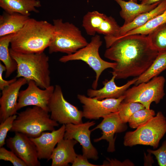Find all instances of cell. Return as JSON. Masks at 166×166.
<instances>
[{
  "label": "cell",
  "mask_w": 166,
  "mask_h": 166,
  "mask_svg": "<svg viewBox=\"0 0 166 166\" xmlns=\"http://www.w3.org/2000/svg\"><path fill=\"white\" fill-rule=\"evenodd\" d=\"M48 108L51 118L59 124L66 125L82 123V111L65 99L59 85L54 87Z\"/></svg>",
  "instance_id": "9"
},
{
  "label": "cell",
  "mask_w": 166,
  "mask_h": 166,
  "mask_svg": "<svg viewBox=\"0 0 166 166\" xmlns=\"http://www.w3.org/2000/svg\"><path fill=\"white\" fill-rule=\"evenodd\" d=\"M165 82L163 76H157L147 82L128 88L124 94L125 97L122 102L139 103L145 108L150 109L152 102L157 104L164 96Z\"/></svg>",
  "instance_id": "8"
},
{
  "label": "cell",
  "mask_w": 166,
  "mask_h": 166,
  "mask_svg": "<svg viewBox=\"0 0 166 166\" xmlns=\"http://www.w3.org/2000/svg\"><path fill=\"white\" fill-rule=\"evenodd\" d=\"M121 7V17L124 20L123 25L132 22L140 15L149 11L155 8L161 1L150 5L138 4L132 0L126 1L124 0H114Z\"/></svg>",
  "instance_id": "19"
},
{
  "label": "cell",
  "mask_w": 166,
  "mask_h": 166,
  "mask_svg": "<svg viewBox=\"0 0 166 166\" xmlns=\"http://www.w3.org/2000/svg\"><path fill=\"white\" fill-rule=\"evenodd\" d=\"M166 10V0L161 1L154 9L137 17L132 22L121 26L117 38L121 37L132 30L140 27Z\"/></svg>",
  "instance_id": "22"
},
{
  "label": "cell",
  "mask_w": 166,
  "mask_h": 166,
  "mask_svg": "<svg viewBox=\"0 0 166 166\" xmlns=\"http://www.w3.org/2000/svg\"><path fill=\"white\" fill-rule=\"evenodd\" d=\"M75 140L63 139L57 144L51 154V166H67L72 164L77 154L74 149V146L77 143Z\"/></svg>",
  "instance_id": "18"
},
{
  "label": "cell",
  "mask_w": 166,
  "mask_h": 166,
  "mask_svg": "<svg viewBox=\"0 0 166 166\" xmlns=\"http://www.w3.org/2000/svg\"><path fill=\"white\" fill-rule=\"evenodd\" d=\"M49 113L37 106L28 108L17 113L10 131L35 138L45 131H53L59 124L51 118Z\"/></svg>",
  "instance_id": "4"
},
{
  "label": "cell",
  "mask_w": 166,
  "mask_h": 166,
  "mask_svg": "<svg viewBox=\"0 0 166 166\" xmlns=\"http://www.w3.org/2000/svg\"><path fill=\"white\" fill-rule=\"evenodd\" d=\"M120 27L114 18L107 16L97 33L103 34L105 37L116 38L117 36Z\"/></svg>",
  "instance_id": "29"
},
{
  "label": "cell",
  "mask_w": 166,
  "mask_h": 166,
  "mask_svg": "<svg viewBox=\"0 0 166 166\" xmlns=\"http://www.w3.org/2000/svg\"><path fill=\"white\" fill-rule=\"evenodd\" d=\"M54 32L53 24L46 21L30 18L14 34L10 42V48L22 53L43 52L49 46Z\"/></svg>",
  "instance_id": "2"
},
{
  "label": "cell",
  "mask_w": 166,
  "mask_h": 166,
  "mask_svg": "<svg viewBox=\"0 0 166 166\" xmlns=\"http://www.w3.org/2000/svg\"><path fill=\"white\" fill-rule=\"evenodd\" d=\"M10 53L17 65L16 77L34 81L41 89L51 85L49 57L44 52L22 53L10 49Z\"/></svg>",
  "instance_id": "3"
},
{
  "label": "cell",
  "mask_w": 166,
  "mask_h": 166,
  "mask_svg": "<svg viewBox=\"0 0 166 166\" xmlns=\"http://www.w3.org/2000/svg\"><path fill=\"white\" fill-rule=\"evenodd\" d=\"M97 129L102 131V135L100 137L94 139V141L96 142L102 140H106L109 142L107 151L113 152L115 150V134L125 131L126 126L125 124L123 123L118 112H117L104 117L102 121L91 131Z\"/></svg>",
  "instance_id": "15"
},
{
  "label": "cell",
  "mask_w": 166,
  "mask_h": 166,
  "mask_svg": "<svg viewBox=\"0 0 166 166\" xmlns=\"http://www.w3.org/2000/svg\"><path fill=\"white\" fill-rule=\"evenodd\" d=\"M88 158L82 155H77L74 161L72 164V166H98L92 164L88 160Z\"/></svg>",
  "instance_id": "34"
},
{
  "label": "cell",
  "mask_w": 166,
  "mask_h": 166,
  "mask_svg": "<svg viewBox=\"0 0 166 166\" xmlns=\"http://www.w3.org/2000/svg\"><path fill=\"white\" fill-rule=\"evenodd\" d=\"M163 0H143L141 1V3L149 5Z\"/></svg>",
  "instance_id": "37"
},
{
  "label": "cell",
  "mask_w": 166,
  "mask_h": 166,
  "mask_svg": "<svg viewBox=\"0 0 166 166\" xmlns=\"http://www.w3.org/2000/svg\"><path fill=\"white\" fill-rule=\"evenodd\" d=\"M25 90L20 91L18 101V110L28 106H37L49 112V104L53 93L54 87L51 85L42 89L33 81H28Z\"/></svg>",
  "instance_id": "11"
},
{
  "label": "cell",
  "mask_w": 166,
  "mask_h": 166,
  "mask_svg": "<svg viewBox=\"0 0 166 166\" xmlns=\"http://www.w3.org/2000/svg\"><path fill=\"white\" fill-rule=\"evenodd\" d=\"M17 117L16 114L11 116L4 121L1 122L0 124V147H3L6 143V139L7 133L10 131L12 127L14 121Z\"/></svg>",
  "instance_id": "32"
},
{
  "label": "cell",
  "mask_w": 166,
  "mask_h": 166,
  "mask_svg": "<svg viewBox=\"0 0 166 166\" xmlns=\"http://www.w3.org/2000/svg\"><path fill=\"white\" fill-rule=\"evenodd\" d=\"M15 34H12L0 37V60L6 68L5 77L7 78L17 69L16 61L10 53L9 46Z\"/></svg>",
  "instance_id": "23"
},
{
  "label": "cell",
  "mask_w": 166,
  "mask_h": 166,
  "mask_svg": "<svg viewBox=\"0 0 166 166\" xmlns=\"http://www.w3.org/2000/svg\"><path fill=\"white\" fill-rule=\"evenodd\" d=\"M124 95L117 98H106L100 100L94 98L78 94L77 98L83 105V117L97 120L113 113L118 112Z\"/></svg>",
  "instance_id": "10"
},
{
  "label": "cell",
  "mask_w": 166,
  "mask_h": 166,
  "mask_svg": "<svg viewBox=\"0 0 166 166\" xmlns=\"http://www.w3.org/2000/svg\"><path fill=\"white\" fill-rule=\"evenodd\" d=\"M102 43L100 36L95 35L86 45L74 53L63 56L59 59V61L63 63L81 60L88 64L96 74L95 79L92 85L94 89H96L97 87L98 80L102 72L108 68L113 69L117 65L115 62L107 61L101 57L99 50Z\"/></svg>",
  "instance_id": "7"
},
{
  "label": "cell",
  "mask_w": 166,
  "mask_h": 166,
  "mask_svg": "<svg viewBox=\"0 0 166 166\" xmlns=\"http://www.w3.org/2000/svg\"><path fill=\"white\" fill-rule=\"evenodd\" d=\"M147 151L155 156L160 166H166V140L163 142L162 145L157 149L153 150L148 149Z\"/></svg>",
  "instance_id": "33"
},
{
  "label": "cell",
  "mask_w": 166,
  "mask_h": 166,
  "mask_svg": "<svg viewBox=\"0 0 166 166\" xmlns=\"http://www.w3.org/2000/svg\"><path fill=\"white\" fill-rule=\"evenodd\" d=\"M166 133V118L160 111L146 123L134 131L127 132L124 144L132 147L140 144L157 148L160 141Z\"/></svg>",
  "instance_id": "6"
},
{
  "label": "cell",
  "mask_w": 166,
  "mask_h": 166,
  "mask_svg": "<svg viewBox=\"0 0 166 166\" xmlns=\"http://www.w3.org/2000/svg\"><path fill=\"white\" fill-rule=\"evenodd\" d=\"M104 39L107 48L104 56L116 63L111 72L116 79L138 77L149 68L159 53L151 44L147 35L104 37Z\"/></svg>",
  "instance_id": "1"
},
{
  "label": "cell",
  "mask_w": 166,
  "mask_h": 166,
  "mask_svg": "<svg viewBox=\"0 0 166 166\" xmlns=\"http://www.w3.org/2000/svg\"><path fill=\"white\" fill-rule=\"evenodd\" d=\"M166 69V51L159 52L153 62L143 74L137 77L135 83L137 85L148 81L153 78L158 76Z\"/></svg>",
  "instance_id": "24"
},
{
  "label": "cell",
  "mask_w": 166,
  "mask_h": 166,
  "mask_svg": "<svg viewBox=\"0 0 166 166\" xmlns=\"http://www.w3.org/2000/svg\"><path fill=\"white\" fill-rule=\"evenodd\" d=\"M156 115L154 111L144 108L140 109L130 117L128 122L131 128H136L144 124Z\"/></svg>",
  "instance_id": "28"
},
{
  "label": "cell",
  "mask_w": 166,
  "mask_h": 166,
  "mask_svg": "<svg viewBox=\"0 0 166 166\" xmlns=\"http://www.w3.org/2000/svg\"><path fill=\"white\" fill-rule=\"evenodd\" d=\"M111 79L103 82L104 86L97 90L89 89L87 91V94L89 97L94 98L98 100L106 98H117L124 95L125 91L130 86L135 84L137 77L128 81L125 84L120 86H117L115 82L116 76L113 75Z\"/></svg>",
  "instance_id": "17"
},
{
  "label": "cell",
  "mask_w": 166,
  "mask_h": 166,
  "mask_svg": "<svg viewBox=\"0 0 166 166\" xmlns=\"http://www.w3.org/2000/svg\"><path fill=\"white\" fill-rule=\"evenodd\" d=\"M144 108L142 104L139 103L122 102L120 105L118 112L123 123L126 124L135 112Z\"/></svg>",
  "instance_id": "30"
},
{
  "label": "cell",
  "mask_w": 166,
  "mask_h": 166,
  "mask_svg": "<svg viewBox=\"0 0 166 166\" xmlns=\"http://www.w3.org/2000/svg\"><path fill=\"white\" fill-rule=\"evenodd\" d=\"M53 37L49 53L61 52L69 55L75 53L88 44L81 31L73 23L64 22L61 19H54Z\"/></svg>",
  "instance_id": "5"
},
{
  "label": "cell",
  "mask_w": 166,
  "mask_h": 166,
  "mask_svg": "<svg viewBox=\"0 0 166 166\" xmlns=\"http://www.w3.org/2000/svg\"><path fill=\"white\" fill-rule=\"evenodd\" d=\"M6 68L4 65H3L0 63V89L2 90L5 87L11 84L17 80V78L15 77L7 81L4 80L3 78L2 74L4 71H6Z\"/></svg>",
  "instance_id": "35"
},
{
  "label": "cell",
  "mask_w": 166,
  "mask_h": 166,
  "mask_svg": "<svg viewBox=\"0 0 166 166\" xmlns=\"http://www.w3.org/2000/svg\"><path fill=\"white\" fill-rule=\"evenodd\" d=\"M30 18L29 16L4 11L0 16V37L15 34L19 31Z\"/></svg>",
  "instance_id": "20"
},
{
  "label": "cell",
  "mask_w": 166,
  "mask_h": 166,
  "mask_svg": "<svg viewBox=\"0 0 166 166\" xmlns=\"http://www.w3.org/2000/svg\"><path fill=\"white\" fill-rule=\"evenodd\" d=\"M6 140L7 146L27 166H40L36 147L30 137L19 132Z\"/></svg>",
  "instance_id": "13"
},
{
  "label": "cell",
  "mask_w": 166,
  "mask_h": 166,
  "mask_svg": "<svg viewBox=\"0 0 166 166\" xmlns=\"http://www.w3.org/2000/svg\"><path fill=\"white\" fill-rule=\"evenodd\" d=\"M95 124L94 121H91L66 124L64 138L76 140L82 146L83 155L88 159L97 160L99 158L98 152L91 142L90 134L92 131L89 129Z\"/></svg>",
  "instance_id": "12"
},
{
  "label": "cell",
  "mask_w": 166,
  "mask_h": 166,
  "mask_svg": "<svg viewBox=\"0 0 166 166\" xmlns=\"http://www.w3.org/2000/svg\"><path fill=\"white\" fill-rule=\"evenodd\" d=\"M165 23L166 10L163 13L152 19L143 26L129 31L121 37L137 34L147 35L158 27Z\"/></svg>",
  "instance_id": "26"
},
{
  "label": "cell",
  "mask_w": 166,
  "mask_h": 166,
  "mask_svg": "<svg viewBox=\"0 0 166 166\" xmlns=\"http://www.w3.org/2000/svg\"><path fill=\"white\" fill-rule=\"evenodd\" d=\"M107 16L97 11L87 12L83 17L82 26L87 34L94 36Z\"/></svg>",
  "instance_id": "25"
},
{
  "label": "cell",
  "mask_w": 166,
  "mask_h": 166,
  "mask_svg": "<svg viewBox=\"0 0 166 166\" xmlns=\"http://www.w3.org/2000/svg\"><path fill=\"white\" fill-rule=\"evenodd\" d=\"M131 163L130 161L125 160L123 163L116 160H110L108 158L105 161L101 166H116V165H132L127 163Z\"/></svg>",
  "instance_id": "36"
},
{
  "label": "cell",
  "mask_w": 166,
  "mask_h": 166,
  "mask_svg": "<svg viewBox=\"0 0 166 166\" xmlns=\"http://www.w3.org/2000/svg\"><path fill=\"white\" fill-rule=\"evenodd\" d=\"M132 0L134 2H137V1H138V0ZM139 0L141 1L143 0Z\"/></svg>",
  "instance_id": "38"
},
{
  "label": "cell",
  "mask_w": 166,
  "mask_h": 166,
  "mask_svg": "<svg viewBox=\"0 0 166 166\" xmlns=\"http://www.w3.org/2000/svg\"><path fill=\"white\" fill-rule=\"evenodd\" d=\"M28 82L26 79L20 77L2 90V95L0 98V123L9 117L17 114V106L20 90Z\"/></svg>",
  "instance_id": "14"
},
{
  "label": "cell",
  "mask_w": 166,
  "mask_h": 166,
  "mask_svg": "<svg viewBox=\"0 0 166 166\" xmlns=\"http://www.w3.org/2000/svg\"><path fill=\"white\" fill-rule=\"evenodd\" d=\"M152 47L159 52L166 51V23L147 35Z\"/></svg>",
  "instance_id": "27"
},
{
  "label": "cell",
  "mask_w": 166,
  "mask_h": 166,
  "mask_svg": "<svg viewBox=\"0 0 166 166\" xmlns=\"http://www.w3.org/2000/svg\"><path fill=\"white\" fill-rule=\"evenodd\" d=\"M65 125L51 132H42L39 136L30 138L35 144L39 160L46 159L49 161L57 144L64 138Z\"/></svg>",
  "instance_id": "16"
},
{
  "label": "cell",
  "mask_w": 166,
  "mask_h": 166,
  "mask_svg": "<svg viewBox=\"0 0 166 166\" xmlns=\"http://www.w3.org/2000/svg\"><path fill=\"white\" fill-rule=\"evenodd\" d=\"M0 6L7 13L29 16L31 12L38 13L36 8L41 6V4L39 0H0Z\"/></svg>",
  "instance_id": "21"
},
{
  "label": "cell",
  "mask_w": 166,
  "mask_h": 166,
  "mask_svg": "<svg viewBox=\"0 0 166 166\" xmlns=\"http://www.w3.org/2000/svg\"><path fill=\"white\" fill-rule=\"evenodd\" d=\"M0 160L9 161L14 166H27L13 152L3 147H0Z\"/></svg>",
  "instance_id": "31"
}]
</instances>
